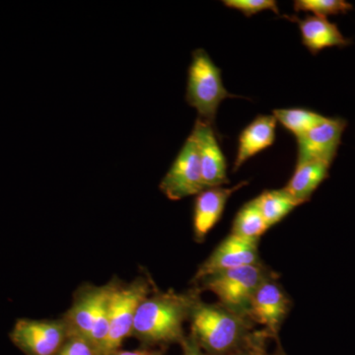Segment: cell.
<instances>
[{"instance_id": "6da1fadb", "label": "cell", "mask_w": 355, "mask_h": 355, "mask_svg": "<svg viewBox=\"0 0 355 355\" xmlns=\"http://www.w3.org/2000/svg\"><path fill=\"white\" fill-rule=\"evenodd\" d=\"M198 300L195 293L174 291L151 293L140 304L133 323L132 335L144 347L183 345L184 324Z\"/></svg>"}, {"instance_id": "7a4b0ae2", "label": "cell", "mask_w": 355, "mask_h": 355, "mask_svg": "<svg viewBox=\"0 0 355 355\" xmlns=\"http://www.w3.org/2000/svg\"><path fill=\"white\" fill-rule=\"evenodd\" d=\"M191 338L209 355H232L249 343L246 317L221 304L197 301L191 310Z\"/></svg>"}, {"instance_id": "3957f363", "label": "cell", "mask_w": 355, "mask_h": 355, "mask_svg": "<svg viewBox=\"0 0 355 355\" xmlns=\"http://www.w3.org/2000/svg\"><path fill=\"white\" fill-rule=\"evenodd\" d=\"M113 282L104 286H85L77 291L64 315L70 335L87 340L102 354L109 333L110 299Z\"/></svg>"}, {"instance_id": "277c9868", "label": "cell", "mask_w": 355, "mask_h": 355, "mask_svg": "<svg viewBox=\"0 0 355 355\" xmlns=\"http://www.w3.org/2000/svg\"><path fill=\"white\" fill-rule=\"evenodd\" d=\"M238 96L224 87L221 70L202 49L193 51L188 69L186 101L197 110L200 120L214 125L222 101Z\"/></svg>"}, {"instance_id": "5b68a950", "label": "cell", "mask_w": 355, "mask_h": 355, "mask_svg": "<svg viewBox=\"0 0 355 355\" xmlns=\"http://www.w3.org/2000/svg\"><path fill=\"white\" fill-rule=\"evenodd\" d=\"M151 293L150 282L142 277L125 286L113 282L110 299L109 333L101 355H109L121 349L125 340L132 336L137 309Z\"/></svg>"}, {"instance_id": "8992f818", "label": "cell", "mask_w": 355, "mask_h": 355, "mask_svg": "<svg viewBox=\"0 0 355 355\" xmlns=\"http://www.w3.org/2000/svg\"><path fill=\"white\" fill-rule=\"evenodd\" d=\"M268 275L263 266L258 263L216 273L200 282L218 298L219 304L247 317L250 301Z\"/></svg>"}, {"instance_id": "52a82bcc", "label": "cell", "mask_w": 355, "mask_h": 355, "mask_svg": "<svg viewBox=\"0 0 355 355\" xmlns=\"http://www.w3.org/2000/svg\"><path fill=\"white\" fill-rule=\"evenodd\" d=\"M70 331L62 320L18 319L9 334L25 355H55L69 340Z\"/></svg>"}, {"instance_id": "ba28073f", "label": "cell", "mask_w": 355, "mask_h": 355, "mask_svg": "<svg viewBox=\"0 0 355 355\" xmlns=\"http://www.w3.org/2000/svg\"><path fill=\"white\" fill-rule=\"evenodd\" d=\"M159 188L171 200L198 196L207 189L202 181L197 146L191 135L184 141Z\"/></svg>"}, {"instance_id": "9c48e42d", "label": "cell", "mask_w": 355, "mask_h": 355, "mask_svg": "<svg viewBox=\"0 0 355 355\" xmlns=\"http://www.w3.org/2000/svg\"><path fill=\"white\" fill-rule=\"evenodd\" d=\"M258 242L231 233L203 261L196 273L195 282L225 270L260 263Z\"/></svg>"}, {"instance_id": "30bf717a", "label": "cell", "mask_w": 355, "mask_h": 355, "mask_svg": "<svg viewBox=\"0 0 355 355\" xmlns=\"http://www.w3.org/2000/svg\"><path fill=\"white\" fill-rule=\"evenodd\" d=\"M291 306V300L279 282L268 275L254 291L247 317L265 327L270 335L277 336Z\"/></svg>"}, {"instance_id": "8fae6325", "label": "cell", "mask_w": 355, "mask_h": 355, "mask_svg": "<svg viewBox=\"0 0 355 355\" xmlns=\"http://www.w3.org/2000/svg\"><path fill=\"white\" fill-rule=\"evenodd\" d=\"M347 121L327 118L323 123L297 137V163L319 161L331 165L342 144Z\"/></svg>"}, {"instance_id": "7c38bea8", "label": "cell", "mask_w": 355, "mask_h": 355, "mask_svg": "<svg viewBox=\"0 0 355 355\" xmlns=\"http://www.w3.org/2000/svg\"><path fill=\"white\" fill-rule=\"evenodd\" d=\"M191 135L197 146L205 188H216L228 184L226 159L212 125L197 119Z\"/></svg>"}, {"instance_id": "4fadbf2b", "label": "cell", "mask_w": 355, "mask_h": 355, "mask_svg": "<svg viewBox=\"0 0 355 355\" xmlns=\"http://www.w3.org/2000/svg\"><path fill=\"white\" fill-rule=\"evenodd\" d=\"M245 184H247V182H242L232 188H207L198 193L193 205V217L196 241H205L210 230L220 219L229 198Z\"/></svg>"}, {"instance_id": "5bb4252c", "label": "cell", "mask_w": 355, "mask_h": 355, "mask_svg": "<svg viewBox=\"0 0 355 355\" xmlns=\"http://www.w3.org/2000/svg\"><path fill=\"white\" fill-rule=\"evenodd\" d=\"M284 18L297 23L302 43L312 55H317L324 49L333 46L343 48L350 44V40L343 36L338 25L330 22L327 18L318 16L299 18L287 15L284 16Z\"/></svg>"}, {"instance_id": "9a60e30c", "label": "cell", "mask_w": 355, "mask_h": 355, "mask_svg": "<svg viewBox=\"0 0 355 355\" xmlns=\"http://www.w3.org/2000/svg\"><path fill=\"white\" fill-rule=\"evenodd\" d=\"M277 121L272 114H260L240 133L233 172L237 171L249 159L272 146Z\"/></svg>"}, {"instance_id": "2e32d148", "label": "cell", "mask_w": 355, "mask_h": 355, "mask_svg": "<svg viewBox=\"0 0 355 355\" xmlns=\"http://www.w3.org/2000/svg\"><path fill=\"white\" fill-rule=\"evenodd\" d=\"M331 165L319 161H307L296 164L295 171L292 175L284 190L299 205H302L312 197L329 176Z\"/></svg>"}, {"instance_id": "e0dca14e", "label": "cell", "mask_w": 355, "mask_h": 355, "mask_svg": "<svg viewBox=\"0 0 355 355\" xmlns=\"http://www.w3.org/2000/svg\"><path fill=\"white\" fill-rule=\"evenodd\" d=\"M254 200L270 228L286 218L299 205L284 189L263 191Z\"/></svg>"}, {"instance_id": "ac0fdd59", "label": "cell", "mask_w": 355, "mask_h": 355, "mask_svg": "<svg viewBox=\"0 0 355 355\" xmlns=\"http://www.w3.org/2000/svg\"><path fill=\"white\" fill-rule=\"evenodd\" d=\"M270 229L261 214L254 198L243 205L236 214L232 225V234L259 241Z\"/></svg>"}, {"instance_id": "d6986e66", "label": "cell", "mask_w": 355, "mask_h": 355, "mask_svg": "<svg viewBox=\"0 0 355 355\" xmlns=\"http://www.w3.org/2000/svg\"><path fill=\"white\" fill-rule=\"evenodd\" d=\"M272 116L287 132L294 137H301L313 128L327 120L328 116H322L316 112L303 108L273 110Z\"/></svg>"}, {"instance_id": "ffe728a7", "label": "cell", "mask_w": 355, "mask_h": 355, "mask_svg": "<svg viewBox=\"0 0 355 355\" xmlns=\"http://www.w3.org/2000/svg\"><path fill=\"white\" fill-rule=\"evenodd\" d=\"M295 12H311L318 17L345 14L352 10V4L345 0H295Z\"/></svg>"}, {"instance_id": "44dd1931", "label": "cell", "mask_w": 355, "mask_h": 355, "mask_svg": "<svg viewBox=\"0 0 355 355\" xmlns=\"http://www.w3.org/2000/svg\"><path fill=\"white\" fill-rule=\"evenodd\" d=\"M222 2L228 8L240 11L246 17H251L265 10H272L277 15L279 14L277 2L275 0H224Z\"/></svg>"}, {"instance_id": "7402d4cb", "label": "cell", "mask_w": 355, "mask_h": 355, "mask_svg": "<svg viewBox=\"0 0 355 355\" xmlns=\"http://www.w3.org/2000/svg\"><path fill=\"white\" fill-rule=\"evenodd\" d=\"M55 355H100L97 349L85 338L70 335L69 340Z\"/></svg>"}, {"instance_id": "603a6c76", "label": "cell", "mask_w": 355, "mask_h": 355, "mask_svg": "<svg viewBox=\"0 0 355 355\" xmlns=\"http://www.w3.org/2000/svg\"><path fill=\"white\" fill-rule=\"evenodd\" d=\"M232 355H265L263 343L261 340L254 342L250 338L249 343L244 347Z\"/></svg>"}, {"instance_id": "cb8c5ba5", "label": "cell", "mask_w": 355, "mask_h": 355, "mask_svg": "<svg viewBox=\"0 0 355 355\" xmlns=\"http://www.w3.org/2000/svg\"><path fill=\"white\" fill-rule=\"evenodd\" d=\"M109 355H163V350L144 347L142 349L133 350L119 349Z\"/></svg>"}, {"instance_id": "d4e9b609", "label": "cell", "mask_w": 355, "mask_h": 355, "mask_svg": "<svg viewBox=\"0 0 355 355\" xmlns=\"http://www.w3.org/2000/svg\"><path fill=\"white\" fill-rule=\"evenodd\" d=\"M182 347L184 349L183 355H209L203 352L191 338H186Z\"/></svg>"}, {"instance_id": "484cf974", "label": "cell", "mask_w": 355, "mask_h": 355, "mask_svg": "<svg viewBox=\"0 0 355 355\" xmlns=\"http://www.w3.org/2000/svg\"><path fill=\"white\" fill-rule=\"evenodd\" d=\"M273 355H286V354H284V352H282V349H279V350H277V352H275V354Z\"/></svg>"}]
</instances>
